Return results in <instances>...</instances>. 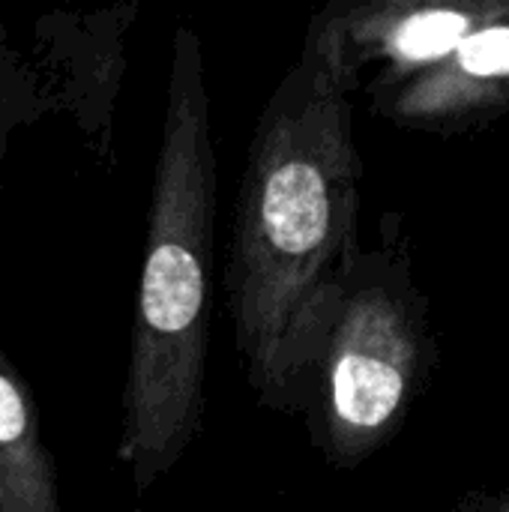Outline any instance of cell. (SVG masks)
<instances>
[{
  "label": "cell",
  "instance_id": "obj_1",
  "mask_svg": "<svg viewBox=\"0 0 509 512\" xmlns=\"http://www.w3.org/2000/svg\"><path fill=\"white\" fill-rule=\"evenodd\" d=\"M351 84L306 36L255 126L225 267L234 342L258 402L300 414L333 300L360 255Z\"/></svg>",
  "mask_w": 509,
  "mask_h": 512
},
{
  "label": "cell",
  "instance_id": "obj_2",
  "mask_svg": "<svg viewBox=\"0 0 509 512\" xmlns=\"http://www.w3.org/2000/svg\"><path fill=\"white\" fill-rule=\"evenodd\" d=\"M216 150L201 39L174 33L162 141L153 174L144 264L135 300L117 459L138 495L156 486L204 426L210 339Z\"/></svg>",
  "mask_w": 509,
  "mask_h": 512
},
{
  "label": "cell",
  "instance_id": "obj_3",
  "mask_svg": "<svg viewBox=\"0 0 509 512\" xmlns=\"http://www.w3.org/2000/svg\"><path fill=\"white\" fill-rule=\"evenodd\" d=\"M360 249L318 339L300 414L312 447L351 471L381 453L405 426L435 363L429 303L414 279L402 222Z\"/></svg>",
  "mask_w": 509,
  "mask_h": 512
},
{
  "label": "cell",
  "instance_id": "obj_4",
  "mask_svg": "<svg viewBox=\"0 0 509 512\" xmlns=\"http://www.w3.org/2000/svg\"><path fill=\"white\" fill-rule=\"evenodd\" d=\"M509 18V0L330 3L309 33L351 90L381 96L450 54L462 39Z\"/></svg>",
  "mask_w": 509,
  "mask_h": 512
},
{
  "label": "cell",
  "instance_id": "obj_5",
  "mask_svg": "<svg viewBox=\"0 0 509 512\" xmlns=\"http://www.w3.org/2000/svg\"><path fill=\"white\" fill-rule=\"evenodd\" d=\"M138 6L120 3L90 15L51 12L36 21L33 69L51 114L69 111L99 156L111 147L114 102L126 75V30Z\"/></svg>",
  "mask_w": 509,
  "mask_h": 512
},
{
  "label": "cell",
  "instance_id": "obj_6",
  "mask_svg": "<svg viewBox=\"0 0 509 512\" xmlns=\"http://www.w3.org/2000/svg\"><path fill=\"white\" fill-rule=\"evenodd\" d=\"M372 111L429 135H468L509 114V18L480 27L438 63L372 96Z\"/></svg>",
  "mask_w": 509,
  "mask_h": 512
},
{
  "label": "cell",
  "instance_id": "obj_7",
  "mask_svg": "<svg viewBox=\"0 0 509 512\" xmlns=\"http://www.w3.org/2000/svg\"><path fill=\"white\" fill-rule=\"evenodd\" d=\"M0 512H63L27 381L0 351Z\"/></svg>",
  "mask_w": 509,
  "mask_h": 512
},
{
  "label": "cell",
  "instance_id": "obj_8",
  "mask_svg": "<svg viewBox=\"0 0 509 512\" xmlns=\"http://www.w3.org/2000/svg\"><path fill=\"white\" fill-rule=\"evenodd\" d=\"M45 114H51L45 87L30 57L9 42V27L0 21V168L15 129L33 126Z\"/></svg>",
  "mask_w": 509,
  "mask_h": 512
},
{
  "label": "cell",
  "instance_id": "obj_9",
  "mask_svg": "<svg viewBox=\"0 0 509 512\" xmlns=\"http://www.w3.org/2000/svg\"><path fill=\"white\" fill-rule=\"evenodd\" d=\"M459 512H509V468L498 477V483L474 492Z\"/></svg>",
  "mask_w": 509,
  "mask_h": 512
}]
</instances>
